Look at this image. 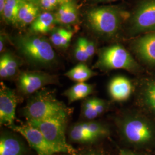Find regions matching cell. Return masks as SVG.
<instances>
[{
    "label": "cell",
    "mask_w": 155,
    "mask_h": 155,
    "mask_svg": "<svg viewBox=\"0 0 155 155\" xmlns=\"http://www.w3.org/2000/svg\"><path fill=\"white\" fill-rule=\"evenodd\" d=\"M22 64V59L10 51L2 53L0 58V77L3 79H11L18 75Z\"/></svg>",
    "instance_id": "14"
},
{
    "label": "cell",
    "mask_w": 155,
    "mask_h": 155,
    "mask_svg": "<svg viewBox=\"0 0 155 155\" xmlns=\"http://www.w3.org/2000/svg\"><path fill=\"white\" fill-rule=\"evenodd\" d=\"M22 113L28 121L68 118L71 109L58 100L53 91L43 88L31 95Z\"/></svg>",
    "instance_id": "3"
},
{
    "label": "cell",
    "mask_w": 155,
    "mask_h": 155,
    "mask_svg": "<svg viewBox=\"0 0 155 155\" xmlns=\"http://www.w3.org/2000/svg\"><path fill=\"white\" fill-rule=\"evenodd\" d=\"M57 24L55 13L53 12L41 11L30 25V31L44 35L51 32Z\"/></svg>",
    "instance_id": "17"
},
{
    "label": "cell",
    "mask_w": 155,
    "mask_h": 155,
    "mask_svg": "<svg viewBox=\"0 0 155 155\" xmlns=\"http://www.w3.org/2000/svg\"><path fill=\"white\" fill-rule=\"evenodd\" d=\"M125 24L132 38L155 31V0H134Z\"/></svg>",
    "instance_id": "6"
},
{
    "label": "cell",
    "mask_w": 155,
    "mask_h": 155,
    "mask_svg": "<svg viewBox=\"0 0 155 155\" xmlns=\"http://www.w3.org/2000/svg\"><path fill=\"white\" fill-rule=\"evenodd\" d=\"M67 120L68 118H56L28 121L27 123L41 132L56 153L74 155L78 152L67 142L66 127Z\"/></svg>",
    "instance_id": "5"
},
{
    "label": "cell",
    "mask_w": 155,
    "mask_h": 155,
    "mask_svg": "<svg viewBox=\"0 0 155 155\" xmlns=\"http://www.w3.org/2000/svg\"><path fill=\"white\" fill-rule=\"evenodd\" d=\"M26 147L21 139L13 133L4 132L0 137V155H24Z\"/></svg>",
    "instance_id": "15"
},
{
    "label": "cell",
    "mask_w": 155,
    "mask_h": 155,
    "mask_svg": "<svg viewBox=\"0 0 155 155\" xmlns=\"http://www.w3.org/2000/svg\"><path fill=\"white\" fill-rule=\"evenodd\" d=\"M41 11L37 3L24 1L18 12L16 26L23 28L31 25Z\"/></svg>",
    "instance_id": "16"
},
{
    "label": "cell",
    "mask_w": 155,
    "mask_h": 155,
    "mask_svg": "<svg viewBox=\"0 0 155 155\" xmlns=\"http://www.w3.org/2000/svg\"><path fill=\"white\" fill-rule=\"evenodd\" d=\"M70 1H71V0H59V4L61 5V4L65 3V2H67Z\"/></svg>",
    "instance_id": "34"
},
{
    "label": "cell",
    "mask_w": 155,
    "mask_h": 155,
    "mask_svg": "<svg viewBox=\"0 0 155 155\" xmlns=\"http://www.w3.org/2000/svg\"><path fill=\"white\" fill-rule=\"evenodd\" d=\"M74 35V32L64 28L54 29L50 32V40L52 45L60 49H67Z\"/></svg>",
    "instance_id": "19"
},
{
    "label": "cell",
    "mask_w": 155,
    "mask_h": 155,
    "mask_svg": "<svg viewBox=\"0 0 155 155\" xmlns=\"http://www.w3.org/2000/svg\"><path fill=\"white\" fill-rule=\"evenodd\" d=\"M9 38L18 54L29 65L49 68L57 63L52 45L44 35L31 31L16 34Z\"/></svg>",
    "instance_id": "2"
},
{
    "label": "cell",
    "mask_w": 155,
    "mask_h": 155,
    "mask_svg": "<svg viewBox=\"0 0 155 155\" xmlns=\"http://www.w3.org/2000/svg\"><path fill=\"white\" fill-rule=\"evenodd\" d=\"M93 91V85L86 82H79L67 89L63 95L67 98L68 102L71 104L79 100L86 98Z\"/></svg>",
    "instance_id": "18"
},
{
    "label": "cell",
    "mask_w": 155,
    "mask_h": 155,
    "mask_svg": "<svg viewBox=\"0 0 155 155\" xmlns=\"http://www.w3.org/2000/svg\"><path fill=\"white\" fill-rule=\"evenodd\" d=\"M95 99V97L86 98L82 102L81 115L85 121L94 120L95 118L98 117L94 109Z\"/></svg>",
    "instance_id": "24"
},
{
    "label": "cell",
    "mask_w": 155,
    "mask_h": 155,
    "mask_svg": "<svg viewBox=\"0 0 155 155\" xmlns=\"http://www.w3.org/2000/svg\"><path fill=\"white\" fill-rule=\"evenodd\" d=\"M93 68L102 71L121 69L132 73L140 71V66L122 45L104 47L98 51V59Z\"/></svg>",
    "instance_id": "4"
},
{
    "label": "cell",
    "mask_w": 155,
    "mask_h": 155,
    "mask_svg": "<svg viewBox=\"0 0 155 155\" xmlns=\"http://www.w3.org/2000/svg\"><path fill=\"white\" fill-rule=\"evenodd\" d=\"M68 137L74 143L79 144H90L98 138L86 130L78 122L72 125L68 130Z\"/></svg>",
    "instance_id": "20"
},
{
    "label": "cell",
    "mask_w": 155,
    "mask_h": 155,
    "mask_svg": "<svg viewBox=\"0 0 155 155\" xmlns=\"http://www.w3.org/2000/svg\"><path fill=\"white\" fill-rule=\"evenodd\" d=\"M6 0H0V15H2L5 5Z\"/></svg>",
    "instance_id": "32"
},
{
    "label": "cell",
    "mask_w": 155,
    "mask_h": 155,
    "mask_svg": "<svg viewBox=\"0 0 155 155\" xmlns=\"http://www.w3.org/2000/svg\"><path fill=\"white\" fill-rule=\"evenodd\" d=\"M17 97L15 91L3 82L0 85V124L8 127L15 125Z\"/></svg>",
    "instance_id": "11"
},
{
    "label": "cell",
    "mask_w": 155,
    "mask_h": 155,
    "mask_svg": "<svg viewBox=\"0 0 155 155\" xmlns=\"http://www.w3.org/2000/svg\"><path fill=\"white\" fill-rule=\"evenodd\" d=\"M82 127L91 134L97 137L98 139L103 137L108 134L109 130L102 124L94 120L84 121L81 122Z\"/></svg>",
    "instance_id": "23"
},
{
    "label": "cell",
    "mask_w": 155,
    "mask_h": 155,
    "mask_svg": "<svg viewBox=\"0 0 155 155\" xmlns=\"http://www.w3.org/2000/svg\"><path fill=\"white\" fill-rule=\"evenodd\" d=\"M9 128L24 137L29 145L36 152L37 155H54L56 153L41 132L28 123L21 125L15 124Z\"/></svg>",
    "instance_id": "9"
},
{
    "label": "cell",
    "mask_w": 155,
    "mask_h": 155,
    "mask_svg": "<svg viewBox=\"0 0 155 155\" xmlns=\"http://www.w3.org/2000/svg\"><path fill=\"white\" fill-rule=\"evenodd\" d=\"M83 38V45L86 51L87 54L89 57V58H91L94 54L96 53L97 51V46L95 42L87 39L84 37H82Z\"/></svg>",
    "instance_id": "28"
},
{
    "label": "cell",
    "mask_w": 155,
    "mask_h": 155,
    "mask_svg": "<svg viewBox=\"0 0 155 155\" xmlns=\"http://www.w3.org/2000/svg\"><path fill=\"white\" fill-rule=\"evenodd\" d=\"M74 55L78 61L84 63L90 59L83 45V38H78L74 50Z\"/></svg>",
    "instance_id": "26"
},
{
    "label": "cell",
    "mask_w": 155,
    "mask_h": 155,
    "mask_svg": "<svg viewBox=\"0 0 155 155\" xmlns=\"http://www.w3.org/2000/svg\"><path fill=\"white\" fill-rule=\"evenodd\" d=\"M117 1L119 0H82V2L86 5L89 6L108 4Z\"/></svg>",
    "instance_id": "29"
},
{
    "label": "cell",
    "mask_w": 155,
    "mask_h": 155,
    "mask_svg": "<svg viewBox=\"0 0 155 155\" xmlns=\"http://www.w3.org/2000/svg\"><path fill=\"white\" fill-rule=\"evenodd\" d=\"M130 48L140 61L155 68V31L134 38Z\"/></svg>",
    "instance_id": "10"
},
{
    "label": "cell",
    "mask_w": 155,
    "mask_h": 155,
    "mask_svg": "<svg viewBox=\"0 0 155 155\" xmlns=\"http://www.w3.org/2000/svg\"><path fill=\"white\" fill-rule=\"evenodd\" d=\"M120 155H134L133 153L127 151L126 150H120Z\"/></svg>",
    "instance_id": "33"
},
{
    "label": "cell",
    "mask_w": 155,
    "mask_h": 155,
    "mask_svg": "<svg viewBox=\"0 0 155 155\" xmlns=\"http://www.w3.org/2000/svg\"><path fill=\"white\" fill-rule=\"evenodd\" d=\"M121 129L124 138L132 144H145L153 137V132L149 124L137 118L125 119Z\"/></svg>",
    "instance_id": "8"
},
{
    "label": "cell",
    "mask_w": 155,
    "mask_h": 155,
    "mask_svg": "<svg viewBox=\"0 0 155 155\" xmlns=\"http://www.w3.org/2000/svg\"><path fill=\"white\" fill-rule=\"evenodd\" d=\"M87 6L82 12L84 25L100 39L109 40L115 38L129 16V10L122 5Z\"/></svg>",
    "instance_id": "1"
},
{
    "label": "cell",
    "mask_w": 155,
    "mask_h": 155,
    "mask_svg": "<svg viewBox=\"0 0 155 155\" xmlns=\"http://www.w3.org/2000/svg\"><path fill=\"white\" fill-rule=\"evenodd\" d=\"M37 4L42 11H55L60 5L59 0H38Z\"/></svg>",
    "instance_id": "27"
},
{
    "label": "cell",
    "mask_w": 155,
    "mask_h": 155,
    "mask_svg": "<svg viewBox=\"0 0 155 155\" xmlns=\"http://www.w3.org/2000/svg\"><path fill=\"white\" fill-rule=\"evenodd\" d=\"M54 13L57 24L74 25L79 20V5L77 0H71L59 5Z\"/></svg>",
    "instance_id": "12"
},
{
    "label": "cell",
    "mask_w": 155,
    "mask_h": 155,
    "mask_svg": "<svg viewBox=\"0 0 155 155\" xmlns=\"http://www.w3.org/2000/svg\"><path fill=\"white\" fill-rule=\"evenodd\" d=\"M58 82V78L49 73L34 70L20 72L17 75L18 91L25 95H32L45 86Z\"/></svg>",
    "instance_id": "7"
},
{
    "label": "cell",
    "mask_w": 155,
    "mask_h": 155,
    "mask_svg": "<svg viewBox=\"0 0 155 155\" xmlns=\"http://www.w3.org/2000/svg\"><path fill=\"white\" fill-rule=\"evenodd\" d=\"M65 76L77 83L85 82L97 75L84 63L81 62L65 73Z\"/></svg>",
    "instance_id": "21"
},
{
    "label": "cell",
    "mask_w": 155,
    "mask_h": 155,
    "mask_svg": "<svg viewBox=\"0 0 155 155\" xmlns=\"http://www.w3.org/2000/svg\"><path fill=\"white\" fill-rule=\"evenodd\" d=\"M74 155H105L103 152L98 150H88L87 151L82 152L81 153L78 152Z\"/></svg>",
    "instance_id": "31"
},
{
    "label": "cell",
    "mask_w": 155,
    "mask_h": 155,
    "mask_svg": "<svg viewBox=\"0 0 155 155\" xmlns=\"http://www.w3.org/2000/svg\"><path fill=\"white\" fill-rule=\"evenodd\" d=\"M108 91L112 100L122 102L127 100L130 97L133 91V86L127 78L117 76L110 81Z\"/></svg>",
    "instance_id": "13"
},
{
    "label": "cell",
    "mask_w": 155,
    "mask_h": 155,
    "mask_svg": "<svg viewBox=\"0 0 155 155\" xmlns=\"http://www.w3.org/2000/svg\"><path fill=\"white\" fill-rule=\"evenodd\" d=\"M24 2V0H6L5 8L1 15L3 21L16 26L18 13Z\"/></svg>",
    "instance_id": "22"
},
{
    "label": "cell",
    "mask_w": 155,
    "mask_h": 155,
    "mask_svg": "<svg viewBox=\"0 0 155 155\" xmlns=\"http://www.w3.org/2000/svg\"><path fill=\"white\" fill-rule=\"evenodd\" d=\"M8 40H9V38H8L6 34L1 32L0 35V52L1 54L4 52L5 47Z\"/></svg>",
    "instance_id": "30"
},
{
    "label": "cell",
    "mask_w": 155,
    "mask_h": 155,
    "mask_svg": "<svg viewBox=\"0 0 155 155\" xmlns=\"http://www.w3.org/2000/svg\"><path fill=\"white\" fill-rule=\"evenodd\" d=\"M24 1H27V2H35L37 3L38 0H24Z\"/></svg>",
    "instance_id": "35"
},
{
    "label": "cell",
    "mask_w": 155,
    "mask_h": 155,
    "mask_svg": "<svg viewBox=\"0 0 155 155\" xmlns=\"http://www.w3.org/2000/svg\"><path fill=\"white\" fill-rule=\"evenodd\" d=\"M144 98L146 104L155 112V79L150 81L145 86Z\"/></svg>",
    "instance_id": "25"
}]
</instances>
